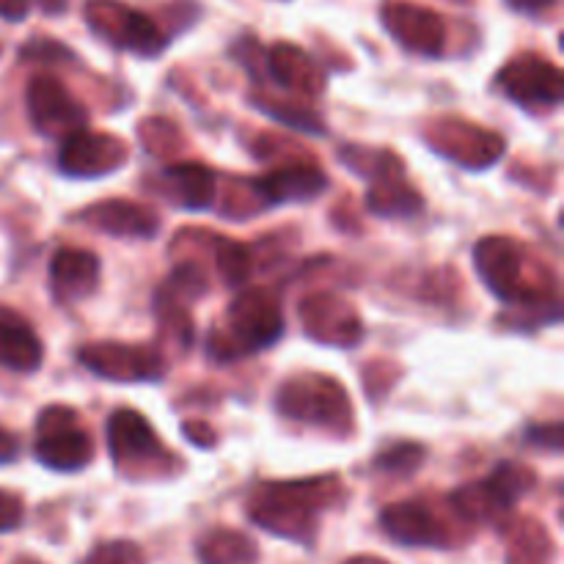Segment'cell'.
Listing matches in <instances>:
<instances>
[{"mask_svg":"<svg viewBox=\"0 0 564 564\" xmlns=\"http://www.w3.org/2000/svg\"><path fill=\"white\" fill-rule=\"evenodd\" d=\"M336 479H303V482L268 485L253 496L248 516L268 532L286 540L312 543L317 512L334 499Z\"/></svg>","mask_w":564,"mask_h":564,"instance_id":"obj_1","label":"cell"},{"mask_svg":"<svg viewBox=\"0 0 564 564\" xmlns=\"http://www.w3.org/2000/svg\"><path fill=\"white\" fill-rule=\"evenodd\" d=\"M284 334L281 306L268 290H246L226 312L224 325L209 339V352L220 361L264 350Z\"/></svg>","mask_w":564,"mask_h":564,"instance_id":"obj_2","label":"cell"},{"mask_svg":"<svg viewBox=\"0 0 564 564\" xmlns=\"http://www.w3.org/2000/svg\"><path fill=\"white\" fill-rule=\"evenodd\" d=\"M479 279L499 301L512 306H540L545 292L527 279V251L510 237H485L474 248Z\"/></svg>","mask_w":564,"mask_h":564,"instance_id":"obj_3","label":"cell"},{"mask_svg":"<svg viewBox=\"0 0 564 564\" xmlns=\"http://www.w3.org/2000/svg\"><path fill=\"white\" fill-rule=\"evenodd\" d=\"M275 408L286 419L317 424V427H350L352 405L347 400V391L325 375H301L284 383V389L275 397Z\"/></svg>","mask_w":564,"mask_h":564,"instance_id":"obj_4","label":"cell"},{"mask_svg":"<svg viewBox=\"0 0 564 564\" xmlns=\"http://www.w3.org/2000/svg\"><path fill=\"white\" fill-rule=\"evenodd\" d=\"M86 20L97 36L108 39L113 47L143 55V58H154L169 44V36L160 31L152 17L119 3V0H88Z\"/></svg>","mask_w":564,"mask_h":564,"instance_id":"obj_5","label":"cell"},{"mask_svg":"<svg viewBox=\"0 0 564 564\" xmlns=\"http://www.w3.org/2000/svg\"><path fill=\"white\" fill-rule=\"evenodd\" d=\"M534 482H538V477H534L532 468L518 466V463H501L490 477L457 490L452 496V507L466 521H490V518L512 510L516 501L534 488Z\"/></svg>","mask_w":564,"mask_h":564,"instance_id":"obj_6","label":"cell"},{"mask_svg":"<svg viewBox=\"0 0 564 564\" xmlns=\"http://www.w3.org/2000/svg\"><path fill=\"white\" fill-rule=\"evenodd\" d=\"M36 452L39 463L53 471H77L86 468L94 457V441L77 424L72 408H47L36 422Z\"/></svg>","mask_w":564,"mask_h":564,"instance_id":"obj_7","label":"cell"},{"mask_svg":"<svg viewBox=\"0 0 564 564\" xmlns=\"http://www.w3.org/2000/svg\"><path fill=\"white\" fill-rule=\"evenodd\" d=\"M499 86L527 110H551L562 102V72L551 61L527 53L499 72Z\"/></svg>","mask_w":564,"mask_h":564,"instance_id":"obj_8","label":"cell"},{"mask_svg":"<svg viewBox=\"0 0 564 564\" xmlns=\"http://www.w3.org/2000/svg\"><path fill=\"white\" fill-rule=\"evenodd\" d=\"M108 446L116 466L127 474H135V468H147L152 463L174 460L160 444L152 424L132 408H121L108 422Z\"/></svg>","mask_w":564,"mask_h":564,"instance_id":"obj_9","label":"cell"},{"mask_svg":"<svg viewBox=\"0 0 564 564\" xmlns=\"http://www.w3.org/2000/svg\"><path fill=\"white\" fill-rule=\"evenodd\" d=\"M28 113H31L33 127L44 135H64L83 130L88 113L61 80L50 75L33 77L28 86Z\"/></svg>","mask_w":564,"mask_h":564,"instance_id":"obj_10","label":"cell"},{"mask_svg":"<svg viewBox=\"0 0 564 564\" xmlns=\"http://www.w3.org/2000/svg\"><path fill=\"white\" fill-rule=\"evenodd\" d=\"M80 364H86L94 375L105 380H119V383H138V380H160L163 378L165 361L160 352L149 347L135 345H88L77 352Z\"/></svg>","mask_w":564,"mask_h":564,"instance_id":"obj_11","label":"cell"},{"mask_svg":"<svg viewBox=\"0 0 564 564\" xmlns=\"http://www.w3.org/2000/svg\"><path fill=\"white\" fill-rule=\"evenodd\" d=\"M127 163V147L113 135L77 130L64 138L58 165L69 176H105Z\"/></svg>","mask_w":564,"mask_h":564,"instance_id":"obj_12","label":"cell"},{"mask_svg":"<svg viewBox=\"0 0 564 564\" xmlns=\"http://www.w3.org/2000/svg\"><path fill=\"white\" fill-rule=\"evenodd\" d=\"M383 25L405 50L419 55H441L446 44V25L441 14L416 3H389L383 9Z\"/></svg>","mask_w":564,"mask_h":564,"instance_id":"obj_13","label":"cell"},{"mask_svg":"<svg viewBox=\"0 0 564 564\" xmlns=\"http://www.w3.org/2000/svg\"><path fill=\"white\" fill-rule=\"evenodd\" d=\"M380 527L394 543L411 549H446L452 543L444 523L419 501H400L380 512Z\"/></svg>","mask_w":564,"mask_h":564,"instance_id":"obj_14","label":"cell"},{"mask_svg":"<svg viewBox=\"0 0 564 564\" xmlns=\"http://www.w3.org/2000/svg\"><path fill=\"white\" fill-rule=\"evenodd\" d=\"M80 220L97 231H105V235L141 237V240H149L160 229V220L152 209L138 202H124V198L91 204V207L83 209Z\"/></svg>","mask_w":564,"mask_h":564,"instance_id":"obj_15","label":"cell"},{"mask_svg":"<svg viewBox=\"0 0 564 564\" xmlns=\"http://www.w3.org/2000/svg\"><path fill=\"white\" fill-rule=\"evenodd\" d=\"M257 196L264 204H290V202H312L314 196L328 187V176L312 163H295L284 165V169L273 171V174L262 176V180L251 182Z\"/></svg>","mask_w":564,"mask_h":564,"instance_id":"obj_16","label":"cell"},{"mask_svg":"<svg viewBox=\"0 0 564 564\" xmlns=\"http://www.w3.org/2000/svg\"><path fill=\"white\" fill-rule=\"evenodd\" d=\"M42 356V339L33 334L31 323L14 308L0 306V367L22 375L36 372Z\"/></svg>","mask_w":564,"mask_h":564,"instance_id":"obj_17","label":"cell"},{"mask_svg":"<svg viewBox=\"0 0 564 564\" xmlns=\"http://www.w3.org/2000/svg\"><path fill=\"white\" fill-rule=\"evenodd\" d=\"M99 281V259L97 253L83 251V248H64L50 262V284L55 297L64 303L80 301L97 290Z\"/></svg>","mask_w":564,"mask_h":564,"instance_id":"obj_18","label":"cell"},{"mask_svg":"<svg viewBox=\"0 0 564 564\" xmlns=\"http://www.w3.org/2000/svg\"><path fill=\"white\" fill-rule=\"evenodd\" d=\"M391 163H397L394 154H380V165L369 171V176H372V191L367 196L369 209L378 215H389V218L416 215L424 207L422 196L402 180V169H389Z\"/></svg>","mask_w":564,"mask_h":564,"instance_id":"obj_19","label":"cell"},{"mask_svg":"<svg viewBox=\"0 0 564 564\" xmlns=\"http://www.w3.org/2000/svg\"><path fill=\"white\" fill-rule=\"evenodd\" d=\"M268 66L270 75L284 88H295L303 94H319L325 88L323 72L308 58V53H303L295 44H275L268 53Z\"/></svg>","mask_w":564,"mask_h":564,"instance_id":"obj_20","label":"cell"},{"mask_svg":"<svg viewBox=\"0 0 564 564\" xmlns=\"http://www.w3.org/2000/svg\"><path fill=\"white\" fill-rule=\"evenodd\" d=\"M163 180L171 185L176 204L185 209H207L215 198V176L207 165L180 163L163 171Z\"/></svg>","mask_w":564,"mask_h":564,"instance_id":"obj_21","label":"cell"},{"mask_svg":"<svg viewBox=\"0 0 564 564\" xmlns=\"http://www.w3.org/2000/svg\"><path fill=\"white\" fill-rule=\"evenodd\" d=\"M198 560L202 564H257V549L246 534L218 529L198 543Z\"/></svg>","mask_w":564,"mask_h":564,"instance_id":"obj_22","label":"cell"},{"mask_svg":"<svg viewBox=\"0 0 564 564\" xmlns=\"http://www.w3.org/2000/svg\"><path fill=\"white\" fill-rule=\"evenodd\" d=\"M218 240V268L229 284H242L251 275V251L240 242H229L224 237Z\"/></svg>","mask_w":564,"mask_h":564,"instance_id":"obj_23","label":"cell"},{"mask_svg":"<svg viewBox=\"0 0 564 564\" xmlns=\"http://www.w3.org/2000/svg\"><path fill=\"white\" fill-rule=\"evenodd\" d=\"M551 560V540L549 534L532 529V534L518 532V538L512 540L510 551V564H549Z\"/></svg>","mask_w":564,"mask_h":564,"instance_id":"obj_24","label":"cell"},{"mask_svg":"<svg viewBox=\"0 0 564 564\" xmlns=\"http://www.w3.org/2000/svg\"><path fill=\"white\" fill-rule=\"evenodd\" d=\"M424 460V449L416 444H397L391 449H386L383 455H378L375 466L386 474H397V477H408V474L416 471Z\"/></svg>","mask_w":564,"mask_h":564,"instance_id":"obj_25","label":"cell"},{"mask_svg":"<svg viewBox=\"0 0 564 564\" xmlns=\"http://www.w3.org/2000/svg\"><path fill=\"white\" fill-rule=\"evenodd\" d=\"M86 564H143V554L135 543H105L88 556Z\"/></svg>","mask_w":564,"mask_h":564,"instance_id":"obj_26","label":"cell"},{"mask_svg":"<svg viewBox=\"0 0 564 564\" xmlns=\"http://www.w3.org/2000/svg\"><path fill=\"white\" fill-rule=\"evenodd\" d=\"M22 58L31 61H58V58H72V50L64 44L53 42V39H33L22 47Z\"/></svg>","mask_w":564,"mask_h":564,"instance_id":"obj_27","label":"cell"},{"mask_svg":"<svg viewBox=\"0 0 564 564\" xmlns=\"http://www.w3.org/2000/svg\"><path fill=\"white\" fill-rule=\"evenodd\" d=\"M22 523V501L20 496L0 490V532H11Z\"/></svg>","mask_w":564,"mask_h":564,"instance_id":"obj_28","label":"cell"},{"mask_svg":"<svg viewBox=\"0 0 564 564\" xmlns=\"http://www.w3.org/2000/svg\"><path fill=\"white\" fill-rule=\"evenodd\" d=\"M31 11V0H0V17L9 22L25 20Z\"/></svg>","mask_w":564,"mask_h":564,"instance_id":"obj_29","label":"cell"},{"mask_svg":"<svg viewBox=\"0 0 564 564\" xmlns=\"http://www.w3.org/2000/svg\"><path fill=\"white\" fill-rule=\"evenodd\" d=\"M507 3H510V9L521 11V14L538 17V14H543V11L554 9L556 0H507Z\"/></svg>","mask_w":564,"mask_h":564,"instance_id":"obj_30","label":"cell"},{"mask_svg":"<svg viewBox=\"0 0 564 564\" xmlns=\"http://www.w3.org/2000/svg\"><path fill=\"white\" fill-rule=\"evenodd\" d=\"M17 455V441L6 430H0V463H9Z\"/></svg>","mask_w":564,"mask_h":564,"instance_id":"obj_31","label":"cell"},{"mask_svg":"<svg viewBox=\"0 0 564 564\" xmlns=\"http://www.w3.org/2000/svg\"><path fill=\"white\" fill-rule=\"evenodd\" d=\"M39 3L44 6V11H50V14H55V11H64L66 0H39Z\"/></svg>","mask_w":564,"mask_h":564,"instance_id":"obj_32","label":"cell"},{"mask_svg":"<svg viewBox=\"0 0 564 564\" xmlns=\"http://www.w3.org/2000/svg\"><path fill=\"white\" fill-rule=\"evenodd\" d=\"M347 564H386V562L378 560V556H356V560H350Z\"/></svg>","mask_w":564,"mask_h":564,"instance_id":"obj_33","label":"cell"},{"mask_svg":"<svg viewBox=\"0 0 564 564\" xmlns=\"http://www.w3.org/2000/svg\"><path fill=\"white\" fill-rule=\"evenodd\" d=\"M14 564H42V562H36V560H20V562H14Z\"/></svg>","mask_w":564,"mask_h":564,"instance_id":"obj_34","label":"cell"}]
</instances>
